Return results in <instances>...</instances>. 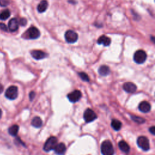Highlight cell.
Here are the masks:
<instances>
[{
	"label": "cell",
	"mask_w": 155,
	"mask_h": 155,
	"mask_svg": "<svg viewBox=\"0 0 155 155\" xmlns=\"http://www.w3.org/2000/svg\"><path fill=\"white\" fill-rule=\"evenodd\" d=\"M101 150L103 155H113L115 153L114 148L110 141H104L101 147Z\"/></svg>",
	"instance_id": "cell-1"
},
{
	"label": "cell",
	"mask_w": 155,
	"mask_h": 155,
	"mask_svg": "<svg viewBox=\"0 0 155 155\" xmlns=\"http://www.w3.org/2000/svg\"><path fill=\"white\" fill-rule=\"evenodd\" d=\"M57 142H58V139L56 137L54 136L50 137L47 139V141L45 142L43 147V150L46 152H49L53 150L55 146L57 145Z\"/></svg>",
	"instance_id": "cell-2"
},
{
	"label": "cell",
	"mask_w": 155,
	"mask_h": 155,
	"mask_svg": "<svg viewBox=\"0 0 155 155\" xmlns=\"http://www.w3.org/2000/svg\"><path fill=\"white\" fill-rule=\"evenodd\" d=\"M133 59L137 64H143L147 59V54L143 50H138L134 54Z\"/></svg>",
	"instance_id": "cell-3"
},
{
	"label": "cell",
	"mask_w": 155,
	"mask_h": 155,
	"mask_svg": "<svg viewBox=\"0 0 155 155\" xmlns=\"http://www.w3.org/2000/svg\"><path fill=\"white\" fill-rule=\"evenodd\" d=\"M18 87L15 86H12L7 89L5 93V96L7 98L10 100L15 99L18 97Z\"/></svg>",
	"instance_id": "cell-4"
},
{
	"label": "cell",
	"mask_w": 155,
	"mask_h": 155,
	"mask_svg": "<svg viewBox=\"0 0 155 155\" xmlns=\"http://www.w3.org/2000/svg\"><path fill=\"white\" fill-rule=\"evenodd\" d=\"M137 144L144 151H148L150 149L149 141L148 138L145 136L139 137L137 140Z\"/></svg>",
	"instance_id": "cell-5"
},
{
	"label": "cell",
	"mask_w": 155,
	"mask_h": 155,
	"mask_svg": "<svg viewBox=\"0 0 155 155\" xmlns=\"http://www.w3.org/2000/svg\"><path fill=\"white\" fill-rule=\"evenodd\" d=\"M97 118V115L94 110L87 108L84 113V119L86 122H91Z\"/></svg>",
	"instance_id": "cell-6"
},
{
	"label": "cell",
	"mask_w": 155,
	"mask_h": 155,
	"mask_svg": "<svg viewBox=\"0 0 155 155\" xmlns=\"http://www.w3.org/2000/svg\"><path fill=\"white\" fill-rule=\"evenodd\" d=\"M65 39L68 43H75L78 39V35L73 30H67L65 34Z\"/></svg>",
	"instance_id": "cell-7"
},
{
	"label": "cell",
	"mask_w": 155,
	"mask_h": 155,
	"mask_svg": "<svg viewBox=\"0 0 155 155\" xmlns=\"http://www.w3.org/2000/svg\"><path fill=\"white\" fill-rule=\"evenodd\" d=\"M26 35L28 38L35 40L37 39L40 36V32L36 27H31L26 31Z\"/></svg>",
	"instance_id": "cell-8"
},
{
	"label": "cell",
	"mask_w": 155,
	"mask_h": 155,
	"mask_svg": "<svg viewBox=\"0 0 155 155\" xmlns=\"http://www.w3.org/2000/svg\"><path fill=\"white\" fill-rule=\"evenodd\" d=\"M81 97H82L81 92L80 90H78L71 92V94H68L67 95V98L68 100L71 103H73L78 101Z\"/></svg>",
	"instance_id": "cell-9"
},
{
	"label": "cell",
	"mask_w": 155,
	"mask_h": 155,
	"mask_svg": "<svg viewBox=\"0 0 155 155\" xmlns=\"http://www.w3.org/2000/svg\"><path fill=\"white\" fill-rule=\"evenodd\" d=\"M30 53L32 57L36 60H40L44 59L48 56L47 54L46 53L41 50H32Z\"/></svg>",
	"instance_id": "cell-10"
},
{
	"label": "cell",
	"mask_w": 155,
	"mask_h": 155,
	"mask_svg": "<svg viewBox=\"0 0 155 155\" xmlns=\"http://www.w3.org/2000/svg\"><path fill=\"white\" fill-rule=\"evenodd\" d=\"M19 27V22L16 18H12L9 22L8 29L10 32H14L18 29Z\"/></svg>",
	"instance_id": "cell-11"
},
{
	"label": "cell",
	"mask_w": 155,
	"mask_h": 155,
	"mask_svg": "<svg viewBox=\"0 0 155 155\" xmlns=\"http://www.w3.org/2000/svg\"><path fill=\"white\" fill-rule=\"evenodd\" d=\"M123 89L127 93H134L137 89L136 85L133 82H126L123 85Z\"/></svg>",
	"instance_id": "cell-12"
},
{
	"label": "cell",
	"mask_w": 155,
	"mask_h": 155,
	"mask_svg": "<svg viewBox=\"0 0 155 155\" xmlns=\"http://www.w3.org/2000/svg\"><path fill=\"white\" fill-rule=\"evenodd\" d=\"M97 43L98 44H103L105 47H107L111 44V40L110 38L105 35H102L98 38Z\"/></svg>",
	"instance_id": "cell-13"
},
{
	"label": "cell",
	"mask_w": 155,
	"mask_h": 155,
	"mask_svg": "<svg viewBox=\"0 0 155 155\" xmlns=\"http://www.w3.org/2000/svg\"><path fill=\"white\" fill-rule=\"evenodd\" d=\"M54 150L57 154L58 155H63L66 150V147L64 143L57 144V145L54 148Z\"/></svg>",
	"instance_id": "cell-14"
},
{
	"label": "cell",
	"mask_w": 155,
	"mask_h": 155,
	"mask_svg": "<svg viewBox=\"0 0 155 155\" xmlns=\"http://www.w3.org/2000/svg\"><path fill=\"white\" fill-rule=\"evenodd\" d=\"M139 110L143 113H148L151 110V105L148 102L142 101L139 105Z\"/></svg>",
	"instance_id": "cell-15"
},
{
	"label": "cell",
	"mask_w": 155,
	"mask_h": 155,
	"mask_svg": "<svg viewBox=\"0 0 155 155\" xmlns=\"http://www.w3.org/2000/svg\"><path fill=\"white\" fill-rule=\"evenodd\" d=\"M48 2L46 0H42L37 6V10L38 12L43 13L47 9Z\"/></svg>",
	"instance_id": "cell-16"
},
{
	"label": "cell",
	"mask_w": 155,
	"mask_h": 155,
	"mask_svg": "<svg viewBox=\"0 0 155 155\" xmlns=\"http://www.w3.org/2000/svg\"><path fill=\"white\" fill-rule=\"evenodd\" d=\"M98 73L101 76H107L110 73V68L105 65L101 66L98 69Z\"/></svg>",
	"instance_id": "cell-17"
},
{
	"label": "cell",
	"mask_w": 155,
	"mask_h": 155,
	"mask_svg": "<svg viewBox=\"0 0 155 155\" xmlns=\"http://www.w3.org/2000/svg\"><path fill=\"white\" fill-rule=\"evenodd\" d=\"M119 149L121 151L124 153H128L130 152V148L128 144L124 141H121L118 144Z\"/></svg>",
	"instance_id": "cell-18"
},
{
	"label": "cell",
	"mask_w": 155,
	"mask_h": 155,
	"mask_svg": "<svg viewBox=\"0 0 155 155\" xmlns=\"http://www.w3.org/2000/svg\"><path fill=\"white\" fill-rule=\"evenodd\" d=\"M31 124H32V126H34V127L40 128L43 125V121L40 117H38V116H36V117H35L32 119Z\"/></svg>",
	"instance_id": "cell-19"
},
{
	"label": "cell",
	"mask_w": 155,
	"mask_h": 155,
	"mask_svg": "<svg viewBox=\"0 0 155 155\" xmlns=\"http://www.w3.org/2000/svg\"><path fill=\"white\" fill-rule=\"evenodd\" d=\"M111 126L112 127V128L116 130V131H119L122 126V123L117 120V119H113L112 121V123H111Z\"/></svg>",
	"instance_id": "cell-20"
},
{
	"label": "cell",
	"mask_w": 155,
	"mask_h": 155,
	"mask_svg": "<svg viewBox=\"0 0 155 155\" xmlns=\"http://www.w3.org/2000/svg\"><path fill=\"white\" fill-rule=\"evenodd\" d=\"M19 130V126L18 125H13L9 128V133L10 135L15 136H17Z\"/></svg>",
	"instance_id": "cell-21"
},
{
	"label": "cell",
	"mask_w": 155,
	"mask_h": 155,
	"mask_svg": "<svg viewBox=\"0 0 155 155\" xmlns=\"http://www.w3.org/2000/svg\"><path fill=\"white\" fill-rule=\"evenodd\" d=\"M10 16V12L9 9H5L0 13V20H6Z\"/></svg>",
	"instance_id": "cell-22"
},
{
	"label": "cell",
	"mask_w": 155,
	"mask_h": 155,
	"mask_svg": "<svg viewBox=\"0 0 155 155\" xmlns=\"http://www.w3.org/2000/svg\"><path fill=\"white\" fill-rule=\"evenodd\" d=\"M131 118L133 119V121H134L135 122L138 124H142L145 122V120L144 118L139 117V116H131Z\"/></svg>",
	"instance_id": "cell-23"
},
{
	"label": "cell",
	"mask_w": 155,
	"mask_h": 155,
	"mask_svg": "<svg viewBox=\"0 0 155 155\" xmlns=\"http://www.w3.org/2000/svg\"><path fill=\"white\" fill-rule=\"evenodd\" d=\"M80 77L81 78V80L84 81H86V82H89L90 81V78L89 76L84 72H80L78 73Z\"/></svg>",
	"instance_id": "cell-24"
},
{
	"label": "cell",
	"mask_w": 155,
	"mask_h": 155,
	"mask_svg": "<svg viewBox=\"0 0 155 155\" xmlns=\"http://www.w3.org/2000/svg\"><path fill=\"white\" fill-rule=\"evenodd\" d=\"M9 4L8 0H0V6L2 7H6Z\"/></svg>",
	"instance_id": "cell-25"
},
{
	"label": "cell",
	"mask_w": 155,
	"mask_h": 155,
	"mask_svg": "<svg viewBox=\"0 0 155 155\" xmlns=\"http://www.w3.org/2000/svg\"><path fill=\"white\" fill-rule=\"evenodd\" d=\"M19 22V24L22 26H24L27 24V20L25 18H21L20 19Z\"/></svg>",
	"instance_id": "cell-26"
},
{
	"label": "cell",
	"mask_w": 155,
	"mask_h": 155,
	"mask_svg": "<svg viewBox=\"0 0 155 155\" xmlns=\"http://www.w3.org/2000/svg\"><path fill=\"white\" fill-rule=\"evenodd\" d=\"M0 29L4 31H6V32H7V29H7V27L4 24H3V23H0Z\"/></svg>",
	"instance_id": "cell-27"
},
{
	"label": "cell",
	"mask_w": 155,
	"mask_h": 155,
	"mask_svg": "<svg viewBox=\"0 0 155 155\" xmlns=\"http://www.w3.org/2000/svg\"><path fill=\"white\" fill-rule=\"evenodd\" d=\"M35 96V93L34 91H31L29 94V98L30 101H32Z\"/></svg>",
	"instance_id": "cell-28"
},
{
	"label": "cell",
	"mask_w": 155,
	"mask_h": 155,
	"mask_svg": "<svg viewBox=\"0 0 155 155\" xmlns=\"http://www.w3.org/2000/svg\"><path fill=\"white\" fill-rule=\"evenodd\" d=\"M149 130H150V132L153 135H155V127L154 126H152V127H150L149 128Z\"/></svg>",
	"instance_id": "cell-29"
},
{
	"label": "cell",
	"mask_w": 155,
	"mask_h": 155,
	"mask_svg": "<svg viewBox=\"0 0 155 155\" xmlns=\"http://www.w3.org/2000/svg\"><path fill=\"white\" fill-rule=\"evenodd\" d=\"M4 90V87L3 86V85L1 84H0V94H1V93Z\"/></svg>",
	"instance_id": "cell-30"
},
{
	"label": "cell",
	"mask_w": 155,
	"mask_h": 155,
	"mask_svg": "<svg viewBox=\"0 0 155 155\" xmlns=\"http://www.w3.org/2000/svg\"><path fill=\"white\" fill-rule=\"evenodd\" d=\"M1 116H2V111L1 109H0V119H1Z\"/></svg>",
	"instance_id": "cell-31"
}]
</instances>
